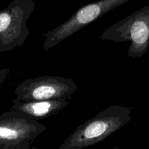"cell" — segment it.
I'll return each mask as SVG.
<instances>
[{
    "mask_svg": "<svg viewBox=\"0 0 149 149\" xmlns=\"http://www.w3.org/2000/svg\"><path fill=\"white\" fill-rule=\"evenodd\" d=\"M47 127L15 111L0 115V146H9L28 141L31 143Z\"/></svg>",
    "mask_w": 149,
    "mask_h": 149,
    "instance_id": "obj_6",
    "label": "cell"
},
{
    "mask_svg": "<svg viewBox=\"0 0 149 149\" xmlns=\"http://www.w3.org/2000/svg\"><path fill=\"white\" fill-rule=\"evenodd\" d=\"M33 0H13L0 10V53L23 45L29 35L27 22L35 10Z\"/></svg>",
    "mask_w": 149,
    "mask_h": 149,
    "instance_id": "obj_3",
    "label": "cell"
},
{
    "mask_svg": "<svg viewBox=\"0 0 149 149\" xmlns=\"http://www.w3.org/2000/svg\"><path fill=\"white\" fill-rule=\"evenodd\" d=\"M30 144L31 143L28 142V141H24V142H21L18 144H16V145L9 146H1L0 149H31Z\"/></svg>",
    "mask_w": 149,
    "mask_h": 149,
    "instance_id": "obj_8",
    "label": "cell"
},
{
    "mask_svg": "<svg viewBox=\"0 0 149 149\" xmlns=\"http://www.w3.org/2000/svg\"><path fill=\"white\" fill-rule=\"evenodd\" d=\"M66 99L22 101L16 97L10 110L15 111L34 120L46 119L56 114L68 105Z\"/></svg>",
    "mask_w": 149,
    "mask_h": 149,
    "instance_id": "obj_7",
    "label": "cell"
},
{
    "mask_svg": "<svg viewBox=\"0 0 149 149\" xmlns=\"http://www.w3.org/2000/svg\"><path fill=\"white\" fill-rule=\"evenodd\" d=\"M130 0H99L77 10L66 21L45 34L43 48L48 51L87 25Z\"/></svg>",
    "mask_w": 149,
    "mask_h": 149,
    "instance_id": "obj_4",
    "label": "cell"
},
{
    "mask_svg": "<svg viewBox=\"0 0 149 149\" xmlns=\"http://www.w3.org/2000/svg\"><path fill=\"white\" fill-rule=\"evenodd\" d=\"M77 85L71 79L41 76L28 79L16 87V97L22 101L66 99L76 93Z\"/></svg>",
    "mask_w": 149,
    "mask_h": 149,
    "instance_id": "obj_5",
    "label": "cell"
},
{
    "mask_svg": "<svg viewBox=\"0 0 149 149\" xmlns=\"http://www.w3.org/2000/svg\"><path fill=\"white\" fill-rule=\"evenodd\" d=\"M10 70L9 68H1L0 69V87H1V84L4 82L6 79L8 77L9 74H10Z\"/></svg>",
    "mask_w": 149,
    "mask_h": 149,
    "instance_id": "obj_9",
    "label": "cell"
},
{
    "mask_svg": "<svg viewBox=\"0 0 149 149\" xmlns=\"http://www.w3.org/2000/svg\"><path fill=\"white\" fill-rule=\"evenodd\" d=\"M131 113V108L112 105L77 127L59 149H82L98 143L127 125Z\"/></svg>",
    "mask_w": 149,
    "mask_h": 149,
    "instance_id": "obj_1",
    "label": "cell"
},
{
    "mask_svg": "<svg viewBox=\"0 0 149 149\" xmlns=\"http://www.w3.org/2000/svg\"><path fill=\"white\" fill-rule=\"evenodd\" d=\"M99 39L113 42L129 41L128 57L141 58L149 47V5L109 26Z\"/></svg>",
    "mask_w": 149,
    "mask_h": 149,
    "instance_id": "obj_2",
    "label": "cell"
},
{
    "mask_svg": "<svg viewBox=\"0 0 149 149\" xmlns=\"http://www.w3.org/2000/svg\"><path fill=\"white\" fill-rule=\"evenodd\" d=\"M110 149H123V148H110Z\"/></svg>",
    "mask_w": 149,
    "mask_h": 149,
    "instance_id": "obj_10",
    "label": "cell"
}]
</instances>
